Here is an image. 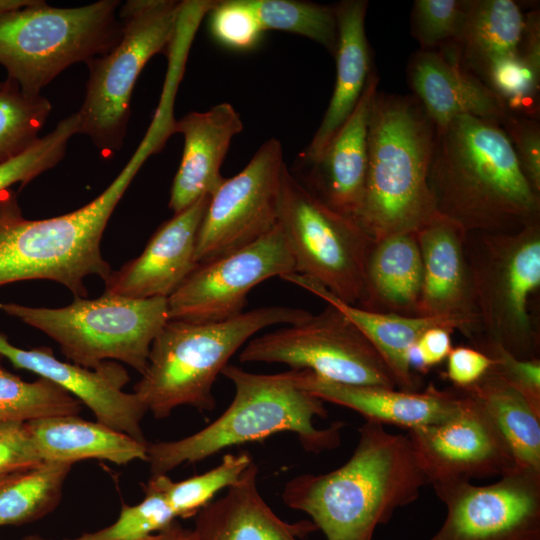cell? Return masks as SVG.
Returning a JSON list of instances; mask_svg holds the SVG:
<instances>
[{
    "instance_id": "cell-1",
    "label": "cell",
    "mask_w": 540,
    "mask_h": 540,
    "mask_svg": "<svg viewBox=\"0 0 540 540\" xmlns=\"http://www.w3.org/2000/svg\"><path fill=\"white\" fill-rule=\"evenodd\" d=\"M428 185L437 212L466 232L512 233L540 222V193L495 121L462 115L436 127Z\"/></svg>"
},
{
    "instance_id": "cell-2",
    "label": "cell",
    "mask_w": 540,
    "mask_h": 540,
    "mask_svg": "<svg viewBox=\"0 0 540 540\" xmlns=\"http://www.w3.org/2000/svg\"><path fill=\"white\" fill-rule=\"evenodd\" d=\"M358 431L356 448L341 467L298 475L282 491L284 503L308 514L326 540H372L379 525L428 485L407 435L373 420Z\"/></svg>"
},
{
    "instance_id": "cell-3",
    "label": "cell",
    "mask_w": 540,
    "mask_h": 540,
    "mask_svg": "<svg viewBox=\"0 0 540 540\" xmlns=\"http://www.w3.org/2000/svg\"><path fill=\"white\" fill-rule=\"evenodd\" d=\"M161 150L158 140L145 134L136 151L93 201L49 219H26L16 193H0V286L23 280H50L86 298L84 280L90 275L105 281L113 271L101 254L108 221L144 162Z\"/></svg>"
},
{
    "instance_id": "cell-4",
    "label": "cell",
    "mask_w": 540,
    "mask_h": 540,
    "mask_svg": "<svg viewBox=\"0 0 540 540\" xmlns=\"http://www.w3.org/2000/svg\"><path fill=\"white\" fill-rule=\"evenodd\" d=\"M436 126L414 97L377 92L368 127V164L357 223L374 241L415 233L442 218L428 185Z\"/></svg>"
},
{
    "instance_id": "cell-5",
    "label": "cell",
    "mask_w": 540,
    "mask_h": 540,
    "mask_svg": "<svg viewBox=\"0 0 540 540\" xmlns=\"http://www.w3.org/2000/svg\"><path fill=\"white\" fill-rule=\"evenodd\" d=\"M222 375L235 388L228 408L203 429L178 440L147 444L152 475L167 474L202 461L226 448L261 441L281 432L295 433L307 452L319 454L339 446L343 422L318 429L314 418H326L324 402L299 387L292 370L257 374L228 364Z\"/></svg>"
},
{
    "instance_id": "cell-6",
    "label": "cell",
    "mask_w": 540,
    "mask_h": 540,
    "mask_svg": "<svg viewBox=\"0 0 540 540\" xmlns=\"http://www.w3.org/2000/svg\"><path fill=\"white\" fill-rule=\"evenodd\" d=\"M310 315L300 308L266 306L215 322L169 319L152 342L133 393L156 419L183 405L212 411L213 384L239 348L266 327L294 324Z\"/></svg>"
},
{
    "instance_id": "cell-7",
    "label": "cell",
    "mask_w": 540,
    "mask_h": 540,
    "mask_svg": "<svg viewBox=\"0 0 540 540\" xmlns=\"http://www.w3.org/2000/svg\"><path fill=\"white\" fill-rule=\"evenodd\" d=\"M120 1L100 0L75 8L44 1L0 17V64L27 95H39L69 66L106 54L120 40Z\"/></svg>"
},
{
    "instance_id": "cell-8",
    "label": "cell",
    "mask_w": 540,
    "mask_h": 540,
    "mask_svg": "<svg viewBox=\"0 0 540 540\" xmlns=\"http://www.w3.org/2000/svg\"><path fill=\"white\" fill-rule=\"evenodd\" d=\"M0 310L51 337L74 364L95 369L105 361H120L140 374L153 340L169 320L167 298L105 292L91 300L75 297L60 308L1 302Z\"/></svg>"
},
{
    "instance_id": "cell-9",
    "label": "cell",
    "mask_w": 540,
    "mask_h": 540,
    "mask_svg": "<svg viewBox=\"0 0 540 540\" xmlns=\"http://www.w3.org/2000/svg\"><path fill=\"white\" fill-rule=\"evenodd\" d=\"M464 251L480 325L474 343L488 341L517 358H538L529 302L540 287V222L512 233L466 232Z\"/></svg>"
},
{
    "instance_id": "cell-10",
    "label": "cell",
    "mask_w": 540,
    "mask_h": 540,
    "mask_svg": "<svg viewBox=\"0 0 540 540\" xmlns=\"http://www.w3.org/2000/svg\"><path fill=\"white\" fill-rule=\"evenodd\" d=\"M182 1L129 0L120 8L122 34L106 54L86 64L89 78L77 112L79 133L100 152H118L126 136L131 96L146 63L167 52L176 33Z\"/></svg>"
},
{
    "instance_id": "cell-11",
    "label": "cell",
    "mask_w": 540,
    "mask_h": 540,
    "mask_svg": "<svg viewBox=\"0 0 540 540\" xmlns=\"http://www.w3.org/2000/svg\"><path fill=\"white\" fill-rule=\"evenodd\" d=\"M277 224L295 262V273L311 278L342 301L364 300L365 266L374 241L357 221L322 200L284 167Z\"/></svg>"
},
{
    "instance_id": "cell-12",
    "label": "cell",
    "mask_w": 540,
    "mask_h": 540,
    "mask_svg": "<svg viewBox=\"0 0 540 540\" xmlns=\"http://www.w3.org/2000/svg\"><path fill=\"white\" fill-rule=\"evenodd\" d=\"M240 362L283 363L349 385L395 389L385 362L363 333L337 308L251 338Z\"/></svg>"
},
{
    "instance_id": "cell-13",
    "label": "cell",
    "mask_w": 540,
    "mask_h": 540,
    "mask_svg": "<svg viewBox=\"0 0 540 540\" xmlns=\"http://www.w3.org/2000/svg\"><path fill=\"white\" fill-rule=\"evenodd\" d=\"M286 163L279 140H266L247 165L211 195L199 228L195 262L244 247L277 225L281 176Z\"/></svg>"
},
{
    "instance_id": "cell-14",
    "label": "cell",
    "mask_w": 540,
    "mask_h": 540,
    "mask_svg": "<svg viewBox=\"0 0 540 540\" xmlns=\"http://www.w3.org/2000/svg\"><path fill=\"white\" fill-rule=\"evenodd\" d=\"M295 273V262L278 224L254 242L199 263L167 298L173 320L215 322L241 314L250 290L272 277Z\"/></svg>"
},
{
    "instance_id": "cell-15",
    "label": "cell",
    "mask_w": 540,
    "mask_h": 540,
    "mask_svg": "<svg viewBox=\"0 0 540 540\" xmlns=\"http://www.w3.org/2000/svg\"><path fill=\"white\" fill-rule=\"evenodd\" d=\"M446 517L428 540H540V472L517 469L487 485L432 486Z\"/></svg>"
},
{
    "instance_id": "cell-16",
    "label": "cell",
    "mask_w": 540,
    "mask_h": 540,
    "mask_svg": "<svg viewBox=\"0 0 540 540\" xmlns=\"http://www.w3.org/2000/svg\"><path fill=\"white\" fill-rule=\"evenodd\" d=\"M455 388V387H454ZM460 406L449 419L408 430L415 461L430 485L501 477L517 469L513 455L484 409L456 388Z\"/></svg>"
},
{
    "instance_id": "cell-17",
    "label": "cell",
    "mask_w": 540,
    "mask_h": 540,
    "mask_svg": "<svg viewBox=\"0 0 540 540\" xmlns=\"http://www.w3.org/2000/svg\"><path fill=\"white\" fill-rule=\"evenodd\" d=\"M0 355L15 368L45 378L78 399L103 423L147 444L141 427L147 410L135 393L123 391L130 380L127 370L116 361H105L95 369L56 358L49 347L23 349L0 333Z\"/></svg>"
},
{
    "instance_id": "cell-18",
    "label": "cell",
    "mask_w": 540,
    "mask_h": 540,
    "mask_svg": "<svg viewBox=\"0 0 540 540\" xmlns=\"http://www.w3.org/2000/svg\"><path fill=\"white\" fill-rule=\"evenodd\" d=\"M415 235L423 263L416 316L446 320L474 343L480 325L464 251L466 231L442 217Z\"/></svg>"
},
{
    "instance_id": "cell-19",
    "label": "cell",
    "mask_w": 540,
    "mask_h": 540,
    "mask_svg": "<svg viewBox=\"0 0 540 540\" xmlns=\"http://www.w3.org/2000/svg\"><path fill=\"white\" fill-rule=\"evenodd\" d=\"M210 197H201L164 222L138 257L111 272L104 292L133 299L172 295L197 265V236Z\"/></svg>"
},
{
    "instance_id": "cell-20",
    "label": "cell",
    "mask_w": 540,
    "mask_h": 540,
    "mask_svg": "<svg viewBox=\"0 0 540 540\" xmlns=\"http://www.w3.org/2000/svg\"><path fill=\"white\" fill-rule=\"evenodd\" d=\"M295 383L321 399L360 413L365 420L408 430L441 423L460 406L456 388L438 389L429 384L423 391H402L377 386L333 382L308 370H292Z\"/></svg>"
},
{
    "instance_id": "cell-21",
    "label": "cell",
    "mask_w": 540,
    "mask_h": 540,
    "mask_svg": "<svg viewBox=\"0 0 540 540\" xmlns=\"http://www.w3.org/2000/svg\"><path fill=\"white\" fill-rule=\"evenodd\" d=\"M243 129L236 109L227 102L176 120L175 133L184 138L181 162L171 186L169 208L183 211L225 180L220 173L233 137Z\"/></svg>"
},
{
    "instance_id": "cell-22",
    "label": "cell",
    "mask_w": 540,
    "mask_h": 540,
    "mask_svg": "<svg viewBox=\"0 0 540 540\" xmlns=\"http://www.w3.org/2000/svg\"><path fill=\"white\" fill-rule=\"evenodd\" d=\"M378 77L372 72L354 111L311 166L305 184L336 211L357 219L366 184L368 127L377 94Z\"/></svg>"
},
{
    "instance_id": "cell-23",
    "label": "cell",
    "mask_w": 540,
    "mask_h": 540,
    "mask_svg": "<svg viewBox=\"0 0 540 540\" xmlns=\"http://www.w3.org/2000/svg\"><path fill=\"white\" fill-rule=\"evenodd\" d=\"M410 85L436 127L462 115L502 123L509 112L497 95L452 54L424 49L411 60Z\"/></svg>"
},
{
    "instance_id": "cell-24",
    "label": "cell",
    "mask_w": 540,
    "mask_h": 540,
    "mask_svg": "<svg viewBox=\"0 0 540 540\" xmlns=\"http://www.w3.org/2000/svg\"><path fill=\"white\" fill-rule=\"evenodd\" d=\"M257 476L252 462L224 496L196 514L192 530L197 540H299L317 531L310 520L278 517L260 495Z\"/></svg>"
},
{
    "instance_id": "cell-25",
    "label": "cell",
    "mask_w": 540,
    "mask_h": 540,
    "mask_svg": "<svg viewBox=\"0 0 540 540\" xmlns=\"http://www.w3.org/2000/svg\"><path fill=\"white\" fill-rule=\"evenodd\" d=\"M368 2L345 0L335 5L338 39L334 53L336 81L324 117L310 144L299 155L310 164L350 117L364 91L371 71V57L365 32Z\"/></svg>"
},
{
    "instance_id": "cell-26",
    "label": "cell",
    "mask_w": 540,
    "mask_h": 540,
    "mask_svg": "<svg viewBox=\"0 0 540 540\" xmlns=\"http://www.w3.org/2000/svg\"><path fill=\"white\" fill-rule=\"evenodd\" d=\"M282 279L304 288L342 312L377 350L388 367L396 388L402 391H419L421 386L412 367V353L419 337L435 326L454 332L452 325L443 319L400 316L348 304L318 282L297 273H291Z\"/></svg>"
},
{
    "instance_id": "cell-27",
    "label": "cell",
    "mask_w": 540,
    "mask_h": 540,
    "mask_svg": "<svg viewBox=\"0 0 540 540\" xmlns=\"http://www.w3.org/2000/svg\"><path fill=\"white\" fill-rule=\"evenodd\" d=\"M43 461L74 464L99 459L124 465L147 461V444L98 421L78 415H59L27 422Z\"/></svg>"
},
{
    "instance_id": "cell-28",
    "label": "cell",
    "mask_w": 540,
    "mask_h": 540,
    "mask_svg": "<svg viewBox=\"0 0 540 540\" xmlns=\"http://www.w3.org/2000/svg\"><path fill=\"white\" fill-rule=\"evenodd\" d=\"M423 263L415 233H397L373 243L365 266L360 308L415 317Z\"/></svg>"
},
{
    "instance_id": "cell-29",
    "label": "cell",
    "mask_w": 540,
    "mask_h": 540,
    "mask_svg": "<svg viewBox=\"0 0 540 540\" xmlns=\"http://www.w3.org/2000/svg\"><path fill=\"white\" fill-rule=\"evenodd\" d=\"M459 389L490 417L517 467L540 472V414L525 397L490 369L475 384Z\"/></svg>"
},
{
    "instance_id": "cell-30",
    "label": "cell",
    "mask_w": 540,
    "mask_h": 540,
    "mask_svg": "<svg viewBox=\"0 0 540 540\" xmlns=\"http://www.w3.org/2000/svg\"><path fill=\"white\" fill-rule=\"evenodd\" d=\"M525 17L513 0H466L454 41L460 60L481 74L494 60L519 52Z\"/></svg>"
},
{
    "instance_id": "cell-31",
    "label": "cell",
    "mask_w": 540,
    "mask_h": 540,
    "mask_svg": "<svg viewBox=\"0 0 540 540\" xmlns=\"http://www.w3.org/2000/svg\"><path fill=\"white\" fill-rule=\"evenodd\" d=\"M73 464L41 463L0 477V527L23 525L50 514L59 505Z\"/></svg>"
},
{
    "instance_id": "cell-32",
    "label": "cell",
    "mask_w": 540,
    "mask_h": 540,
    "mask_svg": "<svg viewBox=\"0 0 540 540\" xmlns=\"http://www.w3.org/2000/svg\"><path fill=\"white\" fill-rule=\"evenodd\" d=\"M253 460L247 451L227 453L216 467L175 482L167 474H155L144 487L163 495L177 518H189L210 503L222 489L235 484Z\"/></svg>"
},
{
    "instance_id": "cell-33",
    "label": "cell",
    "mask_w": 540,
    "mask_h": 540,
    "mask_svg": "<svg viewBox=\"0 0 540 540\" xmlns=\"http://www.w3.org/2000/svg\"><path fill=\"white\" fill-rule=\"evenodd\" d=\"M0 355V422L78 415L82 403L57 384L39 377L28 382L2 366Z\"/></svg>"
},
{
    "instance_id": "cell-34",
    "label": "cell",
    "mask_w": 540,
    "mask_h": 540,
    "mask_svg": "<svg viewBox=\"0 0 540 540\" xmlns=\"http://www.w3.org/2000/svg\"><path fill=\"white\" fill-rule=\"evenodd\" d=\"M264 31L306 37L335 53L338 39L335 6L297 0H247Z\"/></svg>"
},
{
    "instance_id": "cell-35",
    "label": "cell",
    "mask_w": 540,
    "mask_h": 540,
    "mask_svg": "<svg viewBox=\"0 0 540 540\" xmlns=\"http://www.w3.org/2000/svg\"><path fill=\"white\" fill-rule=\"evenodd\" d=\"M52 110L48 99L27 95L12 80L0 81V164L18 156L40 137Z\"/></svg>"
},
{
    "instance_id": "cell-36",
    "label": "cell",
    "mask_w": 540,
    "mask_h": 540,
    "mask_svg": "<svg viewBox=\"0 0 540 540\" xmlns=\"http://www.w3.org/2000/svg\"><path fill=\"white\" fill-rule=\"evenodd\" d=\"M482 75L509 113L532 119L538 114L540 72L519 52L494 60Z\"/></svg>"
},
{
    "instance_id": "cell-37",
    "label": "cell",
    "mask_w": 540,
    "mask_h": 540,
    "mask_svg": "<svg viewBox=\"0 0 540 540\" xmlns=\"http://www.w3.org/2000/svg\"><path fill=\"white\" fill-rule=\"evenodd\" d=\"M80 118L74 113L60 121L54 130L40 137L18 156L0 164V193L16 183L22 187L53 168L65 155L70 138L78 134Z\"/></svg>"
},
{
    "instance_id": "cell-38",
    "label": "cell",
    "mask_w": 540,
    "mask_h": 540,
    "mask_svg": "<svg viewBox=\"0 0 540 540\" xmlns=\"http://www.w3.org/2000/svg\"><path fill=\"white\" fill-rule=\"evenodd\" d=\"M144 498L135 505L122 504L111 525L65 540H142L176 521V515L156 490L143 486Z\"/></svg>"
},
{
    "instance_id": "cell-39",
    "label": "cell",
    "mask_w": 540,
    "mask_h": 540,
    "mask_svg": "<svg viewBox=\"0 0 540 540\" xmlns=\"http://www.w3.org/2000/svg\"><path fill=\"white\" fill-rule=\"evenodd\" d=\"M207 15L212 37L231 50L254 49L265 32L247 0L216 1Z\"/></svg>"
},
{
    "instance_id": "cell-40",
    "label": "cell",
    "mask_w": 540,
    "mask_h": 540,
    "mask_svg": "<svg viewBox=\"0 0 540 540\" xmlns=\"http://www.w3.org/2000/svg\"><path fill=\"white\" fill-rule=\"evenodd\" d=\"M466 10V0H416L412 19L414 35L424 49L454 42Z\"/></svg>"
},
{
    "instance_id": "cell-41",
    "label": "cell",
    "mask_w": 540,
    "mask_h": 540,
    "mask_svg": "<svg viewBox=\"0 0 540 540\" xmlns=\"http://www.w3.org/2000/svg\"><path fill=\"white\" fill-rule=\"evenodd\" d=\"M473 346L492 360L490 370L523 395L540 414V359L517 358L488 341H477Z\"/></svg>"
},
{
    "instance_id": "cell-42",
    "label": "cell",
    "mask_w": 540,
    "mask_h": 540,
    "mask_svg": "<svg viewBox=\"0 0 540 540\" xmlns=\"http://www.w3.org/2000/svg\"><path fill=\"white\" fill-rule=\"evenodd\" d=\"M520 166L534 190L540 193V129L535 119L509 113L501 123Z\"/></svg>"
},
{
    "instance_id": "cell-43",
    "label": "cell",
    "mask_w": 540,
    "mask_h": 540,
    "mask_svg": "<svg viewBox=\"0 0 540 540\" xmlns=\"http://www.w3.org/2000/svg\"><path fill=\"white\" fill-rule=\"evenodd\" d=\"M42 461L27 422H0V477Z\"/></svg>"
},
{
    "instance_id": "cell-44",
    "label": "cell",
    "mask_w": 540,
    "mask_h": 540,
    "mask_svg": "<svg viewBox=\"0 0 540 540\" xmlns=\"http://www.w3.org/2000/svg\"><path fill=\"white\" fill-rule=\"evenodd\" d=\"M445 376L456 388H466L479 381L490 369L492 360L474 347L452 348L447 356Z\"/></svg>"
},
{
    "instance_id": "cell-45",
    "label": "cell",
    "mask_w": 540,
    "mask_h": 540,
    "mask_svg": "<svg viewBox=\"0 0 540 540\" xmlns=\"http://www.w3.org/2000/svg\"><path fill=\"white\" fill-rule=\"evenodd\" d=\"M451 333L450 329L441 326L427 329L414 347L413 369L424 372L445 360L452 349Z\"/></svg>"
},
{
    "instance_id": "cell-46",
    "label": "cell",
    "mask_w": 540,
    "mask_h": 540,
    "mask_svg": "<svg viewBox=\"0 0 540 540\" xmlns=\"http://www.w3.org/2000/svg\"><path fill=\"white\" fill-rule=\"evenodd\" d=\"M519 53L535 71L540 72V20L536 11L525 18Z\"/></svg>"
},
{
    "instance_id": "cell-47",
    "label": "cell",
    "mask_w": 540,
    "mask_h": 540,
    "mask_svg": "<svg viewBox=\"0 0 540 540\" xmlns=\"http://www.w3.org/2000/svg\"><path fill=\"white\" fill-rule=\"evenodd\" d=\"M142 540H197V538L192 529H187L174 521L164 529L150 534Z\"/></svg>"
},
{
    "instance_id": "cell-48",
    "label": "cell",
    "mask_w": 540,
    "mask_h": 540,
    "mask_svg": "<svg viewBox=\"0 0 540 540\" xmlns=\"http://www.w3.org/2000/svg\"><path fill=\"white\" fill-rule=\"evenodd\" d=\"M34 0H0V17L3 15L28 6L33 3Z\"/></svg>"
},
{
    "instance_id": "cell-49",
    "label": "cell",
    "mask_w": 540,
    "mask_h": 540,
    "mask_svg": "<svg viewBox=\"0 0 540 540\" xmlns=\"http://www.w3.org/2000/svg\"><path fill=\"white\" fill-rule=\"evenodd\" d=\"M21 540H51V539L45 538L37 534H32V535H27L23 537Z\"/></svg>"
}]
</instances>
